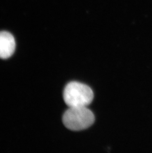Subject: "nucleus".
Listing matches in <instances>:
<instances>
[{"label":"nucleus","instance_id":"obj_1","mask_svg":"<svg viewBox=\"0 0 152 153\" xmlns=\"http://www.w3.org/2000/svg\"><path fill=\"white\" fill-rule=\"evenodd\" d=\"M94 97L92 90L86 84L79 82H71L65 87L63 99L69 107H88Z\"/></svg>","mask_w":152,"mask_h":153},{"label":"nucleus","instance_id":"obj_2","mask_svg":"<svg viewBox=\"0 0 152 153\" xmlns=\"http://www.w3.org/2000/svg\"><path fill=\"white\" fill-rule=\"evenodd\" d=\"M65 126L72 131L88 128L94 123L95 116L87 107H70L62 117Z\"/></svg>","mask_w":152,"mask_h":153},{"label":"nucleus","instance_id":"obj_3","mask_svg":"<svg viewBox=\"0 0 152 153\" xmlns=\"http://www.w3.org/2000/svg\"><path fill=\"white\" fill-rule=\"evenodd\" d=\"M15 41L12 34L0 31V58L7 59L13 55L15 49Z\"/></svg>","mask_w":152,"mask_h":153}]
</instances>
